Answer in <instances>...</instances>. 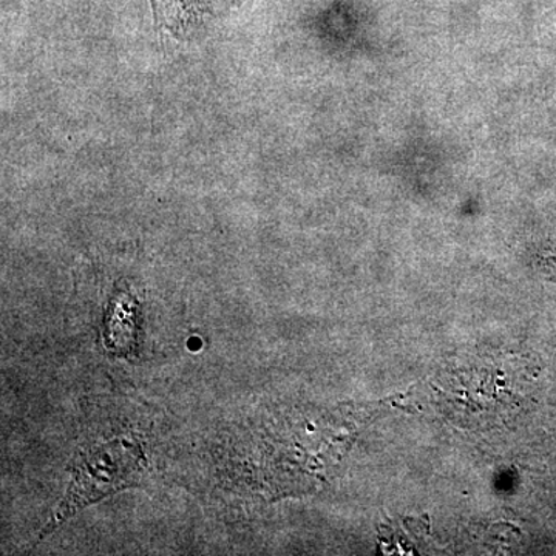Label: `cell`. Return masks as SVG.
I'll list each match as a JSON object with an SVG mask.
<instances>
[{"label": "cell", "instance_id": "6da1fadb", "mask_svg": "<svg viewBox=\"0 0 556 556\" xmlns=\"http://www.w3.org/2000/svg\"><path fill=\"white\" fill-rule=\"evenodd\" d=\"M139 459L138 448L129 442L113 441L90 450L89 455L76 464L67 500L58 511V518L65 519L86 504L129 485Z\"/></svg>", "mask_w": 556, "mask_h": 556}]
</instances>
